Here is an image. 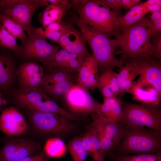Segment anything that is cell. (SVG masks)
Masks as SVG:
<instances>
[{
  "instance_id": "cell-1",
  "label": "cell",
  "mask_w": 161,
  "mask_h": 161,
  "mask_svg": "<svg viewBox=\"0 0 161 161\" xmlns=\"http://www.w3.org/2000/svg\"><path fill=\"white\" fill-rule=\"evenodd\" d=\"M69 21L76 25L83 35L96 60L100 75L114 67L120 68L123 64V59L116 58L114 52L118 47L115 39H112L107 34L81 21L77 15L69 11Z\"/></svg>"
},
{
  "instance_id": "cell-2",
  "label": "cell",
  "mask_w": 161,
  "mask_h": 161,
  "mask_svg": "<svg viewBox=\"0 0 161 161\" xmlns=\"http://www.w3.org/2000/svg\"><path fill=\"white\" fill-rule=\"evenodd\" d=\"M71 9L80 20L110 37L117 34V17L102 0H72Z\"/></svg>"
},
{
  "instance_id": "cell-3",
  "label": "cell",
  "mask_w": 161,
  "mask_h": 161,
  "mask_svg": "<svg viewBox=\"0 0 161 161\" xmlns=\"http://www.w3.org/2000/svg\"><path fill=\"white\" fill-rule=\"evenodd\" d=\"M149 18H143L122 30L116 36L117 46L121 48L123 58H149L151 44L148 28Z\"/></svg>"
},
{
  "instance_id": "cell-4",
  "label": "cell",
  "mask_w": 161,
  "mask_h": 161,
  "mask_svg": "<svg viewBox=\"0 0 161 161\" xmlns=\"http://www.w3.org/2000/svg\"><path fill=\"white\" fill-rule=\"evenodd\" d=\"M161 132L144 127H127L115 154H153L161 152Z\"/></svg>"
},
{
  "instance_id": "cell-5",
  "label": "cell",
  "mask_w": 161,
  "mask_h": 161,
  "mask_svg": "<svg viewBox=\"0 0 161 161\" xmlns=\"http://www.w3.org/2000/svg\"><path fill=\"white\" fill-rule=\"evenodd\" d=\"M17 104L24 109L58 114L72 121H82V117L66 111L43 90L41 85L20 90L15 96Z\"/></svg>"
},
{
  "instance_id": "cell-6",
  "label": "cell",
  "mask_w": 161,
  "mask_h": 161,
  "mask_svg": "<svg viewBox=\"0 0 161 161\" xmlns=\"http://www.w3.org/2000/svg\"><path fill=\"white\" fill-rule=\"evenodd\" d=\"M26 110L32 130L39 136L55 137L67 136L76 129L70 120L58 114Z\"/></svg>"
},
{
  "instance_id": "cell-7",
  "label": "cell",
  "mask_w": 161,
  "mask_h": 161,
  "mask_svg": "<svg viewBox=\"0 0 161 161\" xmlns=\"http://www.w3.org/2000/svg\"><path fill=\"white\" fill-rule=\"evenodd\" d=\"M120 122L127 127H147L161 132V111L157 106L123 102Z\"/></svg>"
},
{
  "instance_id": "cell-8",
  "label": "cell",
  "mask_w": 161,
  "mask_h": 161,
  "mask_svg": "<svg viewBox=\"0 0 161 161\" xmlns=\"http://www.w3.org/2000/svg\"><path fill=\"white\" fill-rule=\"evenodd\" d=\"M93 121L90 126L99 138L104 157L113 153L119 145L126 129L120 122L106 119L99 113L92 114Z\"/></svg>"
},
{
  "instance_id": "cell-9",
  "label": "cell",
  "mask_w": 161,
  "mask_h": 161,
  "mask_svg": "<svg viewBox=\"0 0 161 161\" xmlns=\"http://www.w3.org/2000/svg\"><path fill=\"white\" fill-rule=\"evenodd\" d=\"M18 56L26 61H35L42 63L47 68L49 61L58 50L59 46L48 43L46 39L33 28L32 33L21 41Z\"/></svg>"
},
{
  "instance_id": "cell-10",
  "label": "cell",
  "mask_w": 161,
  "mask_h": 161,
  "mask_svg": "<svg viewBox=\"0 0 161 161\" xmlns=\"http://www.w3.org/2000/svg\"><path fill=\"white\" fill-rule=\"evenodd\" d=\"M64 97L68 107L79 116L98 113L102 104L95 99L88 91L76 83Z\"/></svg>"
},
{
  "instance_id": "cell-11",
  "label": "cell",
  "mask_w": 161,
  "mask_h": 161,
  "mask_svg": "<svg viewBox=\"0 0 161 161\" xmlns=\"http://www.w3.org/2000/svg\"><path fill=\"white\" fill-rule=\"evenodd\" d=\"M140 75V80L153 86L161 94V61L160 60L141 57L135 59L123 58V64Z\"/></svg>"
},
{
  "instance_id": "cell-12",
  "label": "cell",
  "mask_w": 161,
  "mask_h": 161,
  "mask_svg": "<svg viewBox=\"0 0 161 161\" xmlns=\"http://www.w3.org/2000/svg\"><path fill=\"white\" fill-rule=\"evenodd\" d=\"M40 143L31 139L16 138L7 140L0 150V161H19L41 151Z\"/></svg>"
},
{
  "instance_id": "cell-13",
  "label": "cell",
  "mask_w": 161,
  "mask_h": 161,
  "mask_svg": "<svg viewBox=\"0 0 161 161\" xmlns=\"http://www.w3.org/2000/svg\"><path fill=\"white\" fill-rule=\"evenodd\" d=\"M28 124L21 112L14 107L2 110L0 115V130L8 136H17L24 134Z\"/></svg>"
},
{
  "instance_id": "cell-14",
  "label": "cell",
  "mask_w": 161,
  "mask_h": 161,
  "mask_svg": "<svg viewBox=\"0 0 161 161\" xmlns=\"http://www.w3.org/2000/svg\"><path fill=\"white\" fill-rule=\"evenodd\" d=\"M64 28L58 43L59 46L70 53L88 56L91 54L87 49L84 37L79 30L69 21H62Z\"/></svg>"
},
{
  "instance_id": "cell-15",
  "label": "cell",
  "mask_w": 161,
  "mask_h": 161,
  "mask_svg": "<svg viewBox=\"0 0 161 161\" xmlns=\"http://www.w3.org/2000/svg\"><path fill=\"white\" fill-rule=\"evenodd\" d=\"M44 75L43 67L33 61H26L17 68L16 78L20 89H30L41 85Z\"/></svg>"
},
{
  "instance_id": "cell-16",
  "label": "cell",
  "mask_w": 161,
  "mask_h": 161,
  "mask_svg": "<svg viewBox=\"0 0 161 161\" xmlns=\"http://www.w3.org/2000/svg\"><path fill=\"white\" fill-rule=\"evenodd\" d=\"M36 1V0H18L16 5L3 9L2 13L16 21L29 35L34 27L31 21L33 14L37 10L35 5Z\"/></svg>"
},
{
  "instance_id": "cell-17",
  "label": "cell",
  "mask_w": 161,
  "mask_h": 161,
  "mask_svg": "<svg viewBox=\"0 0 161 161\" xmlns=\"http://www.w3.org/2000/svg\"><path fill=\"white\" fill-rule=\"evenodd\" d=\"M98 72L97 62L91 54L86 57L77 72L76 83L88 91H93L96 88Z\"/></svg>"
},
{
  "instance_id": "cell-18",
  "label": "cell",
  "mask_w": 161,
  "mask_h": 161,
  "mask_svg": "<svg viewBox=\"0 0 161 161\" xmlns=\"http://www.w3.org/2000/svg\"><path fill=\"white\" fill-rule=\"evenodd\" d=\"M16 61L10 52L0 51V90L6 91L16 80Z\"/></svg>"
},
{
  "instance_id": "cell-19",
  "label": "cell",
  "mask_w": 161,
  "mask_h": 161,
  "mask_svg": "<svg viewBox=\"0 0 161 161\" xmlns=\"http://www.w3.org/2000/svg\"><path fill=\"white\" fill-rule=\"evenodd\" d=\"M130 93L133 99L141 103L158 106L161 99V94L153 86L139 79L134 81Z\"/></svg>"
},
{
  "instance_id": "cell-20",
  "label": "cell",
  "mask_w": 161,
  "mask_h": 161,
  "mask_svg": "<svg viewBox=\"0 0 161 161\" xmlns=\"http://www.w3.org/2000/svg\"><path fill=\"white\" fill-rule=\"evenodd\" d=\"M147 13L141 2L129 10L125 15L118 17L116 26L117 34L125 27L142 19Z\"/></svg>"
},
{
  "instance_id": "cell-21",
  "label": "cell",
  "mask_w": 161,
  "mask_h": 161,
  "mask_svg": "<svg viewBox=\"0 0 161 161\" xmlns=\"http://www.w3.org/2000/svg\"><path fill=\"white\" fill-rule=\"evenodd\" d=\"M73 79L55 83L41 84L44 91L50 97L53 98L64 96L75 85Z\"/></svg>"
},
{
  "instance_id": "cell-22",
  "label": "cell",
  "mask_w": 161,
  "mask_h": 161,
  "mask_svg": "<svg viewBox=\"0 0 161 161\" xmlns=\"http://www.w3.org/2000/svg\"><path fill=\"white\" fill-rule=\"evenodd\" d=\"M64 15L62 10L57 6L49 4L38 15V20L43 27L50 24L60 23Z\"/></svg>"
},
{
  "instance_id": "cell-23",
  "label": "cell",
  "mask_w": 161,
  "mask_h": 161,
  "mask_svg": "<svg viewBox=\"0 0 161 161\" xmlns=\"http://www.w3.org/2000/svg\"><path fill=\"white\" fill-rule=\"evenodd\" d=\"M67 148L64 143L61 139L51 137L46 141L43 151L48 157L56 158L63 156Z\"/></svg>"
},
{
  "instance_id": "cell-24",
  "label": "cell",
  "mask_w": 161,
  "mask_h": 161,
  "mask_svg": "<svg viewBox=\"0 0 161 161\" xmlns=\"http://www.w3.org/2000/svg\"><path fill=\"white\" fill-rule=\"evenodd\" d=\"M108 156L112 161H161V152L134 155H120L112 153Z\"/></svg>"
},
{
  "instance_id": "cell-25",
  "label": "cell",
  "mask_w": 161,
  "mask_h": 161,
  "mask_svg": "<svg viewBox=\"0 0 161 161\" xmlns=\"http://www.w3.org/2000/svg\"><path fill=\"white\" fill-rule=\"evenodd\" d=\"M0 22L7 31L16 38L21 41L27 36L21 26L10 16L3 13L0 16Z\"/></svg>"
},
{
  "instance_id": "cell-26",
  "label": "cell",
  "mask_w": 161,
  "mask_h": 161,
  "mask_svg": "<svg viewBox=\"0 0 161 161\" xmlns=\"http://www.w3.org/2000/svg\"><path fill=\"white\" fill-rule=\"evenodd\" d=\"M67 148L73 161H86L88 154L83 146L81 137L72 139L68 144Z\"/></svg>"
},
{
  "instance_id": "cell-27",
  "label": "cell",
  "mask_w": 161,
  "mask_h": 161,
  "mask_svg": "<svg viewBox=\"0 0 161 161\" xmlns=\"http://www.w3.org/2000/svg\"><path fill=\"white\" fill-rule=\"evenodd\" d=\"M0 46L13 52L18 55L20 51V46L16 39L11 35L1 24H0Z\"/></svg>"
},
{
  "instance_id": "cell-28",
  "label": "cell",
  "mask_w": 161,
  "mask_h": 161,
  "mask_svg": "<svg viewBox=\"0 0 161 161\" xmlns=\"http://www.w3.org/2000/svg\"><path fill=\"white\" fill-rule=\"evenodd\" d=\"M69 53L62 48L58 50L50 60L47 68L50 72L55 68L67 69V60Z\"/></svg>"
},
{
  "instance_id": "cell-29",
  "label": "cell",
  "mask_w": 161,
  "mask_h": 161,
  "mask_svg": "<svg viewBox=\"0 0 161 161\" xmlns=\"http://www.w3.org/2000/svg\"><path fill=\"white\" fill-rule=\"evenodd\" d=\"M109 87L112 91L117 96L121 91L117 79V73L110 69L103 72L99 76Z\"/></svg>"
},
{
  "instance_id": "cell-30",
  "label": "cell",
  "mask_w": 161,
  "mask_h": 161,
  "mask_svg": "<svg viewBox=\"0 0 161 161\" xmlns=\"http://www.w3.org/2000/svg\"><path fill=\"white\" fill-rule=\"evenodd\" d=\"M84 147L88 155L90 156L94 161H105L104 157L100 154L93 146L87 133L81 137Z\"/></svg>"
},
{
  "instance_id": "cell-31",
  "label": "cell",
  "mask_w": 161,
  "mask_h": 161,
  "mask_svg": "<svg viewBox=\"0 0 161 161\" xmlns=\"http://www.w3.org/2000/svg\"><path fill=\"white\" fill-rule=\"evenodd\" d=\"M87 56L82 54L69 53L67 60V69L73 72H77Z\"/></svg>"
},
{
  "instance_id": "cell-32",
  "label": "cell",
  "mask_w": 161,
  "mask_h": 161,
  "mask_svg": "<svg viewBox=\"0 0 161 161\" xmlns=\"http://www.w3.org/2000/svg\"><path fill=\"white\" fill-rule=\"evenodd\" d=\"M123 102L117 97L111 98V119L120 122L122 112Z\"/></svg>"
},
{
  "instance_id": "cell-33",
  "label": "cell",
  "mask_w": 161,
  "mask_h": 161,
  "mask_svg": "<svg viewBox=\"0 0 161 161\" xmlns=\"http://www.w3.org/2000/svg\"><path fill=\"white\" fill-rule=\"evenodd\" d=\"M151 44L148 57L149 58H155L158 60L161 59V34L151 38Z\"/></svg>"
},
{
  "instance_id": "cell-34",
  "label": "cell",
  "mask_w": 161,
  "mask_h": 161,
  "mask_svg": "<svg viewBox=\"0 0 161 161\" xmlns=\"http://www.w3.org/2000/svg\"><path fill=\"white\" fill-rule=\"evenodd\" d=\"M34 29L44 38L49 39L54 43H58L62 33L49 30L45 27H34Z\"/></svg>"
},
{
  "instance_id": "cell-35",
  "label": "cell",
  "mask_w": 161,
  "mask_h": 161,
  "mask_svg": "<svg viewBox=\"0 0 161 161\" xmlns=\"http://www.w3.org/2000/svg\"><path fill=\"white\" fill-rule=\"evenodd\" d=\"M96 87L99 90L104 98H111L117 97L109 86L99 77L98 79Z\"/></svg>"
},
{
  "instance_id": "cell-36",
  "label": "cell",
  "mask_w": 161,
  "mask_h": 161,
  "mask_svg": "<svg viewBox=\"0 0 161 161\" xmlns=\"http://www.w3.org/2000/svg\"><path fill=\"white\" fill-rule=\"evenodd\" d=\"M102 1L118 18L122 16V9L123 8L121 0H102Z\"/></svg>"
},
{
  "instance_id": "cell-37",
  "label": "cell",
  "mask_w": 161,
  "mask_h": 161,
  "mask_svg": "<svg viewBox=\"0 0 161 161\" xmlns=\"http://www.w3.org/2000/svg\"><path fill=\"white\" fill-rule=\"evenodd\" d=\"M142 3L147 13L161 10V0H148Z\"/></svg>"
},
{
  "instance_id": "cell-38",
  "label": "cell",
  "mask_w": 161,
  "mask_h": 161,
  "mask_svg": "<svg viewBox=\"0 0 161 161\" xmlns=\"http://www.w3.org/2000/svg\"><path fill=\"white\" fill-rule=\"evenodd\" d=\"M49 5L53 4L58 6L62 10L64 14L71 9V1L68 0H47Z\"/></svg>"
},
{
  "instance_id": "cell-39",
  "label": "cell",
  "mask_w": 161,
  "mask_h": 161,
  "mask_svg": "<svg viewBox=\"0 0 161 161\" xmlns=\"http://www.w3.org/2000/svg\"><path fill=\"white\" fill-rule=\"evenodd\" d=\"M119 68V72L117 73V79L120 87L123 83L131 76L132 71L126 65L123 66Z\"/></svg>"
},
{
  "instance_id": "cell-40",
  "label": "cell",
  "mask_w": 161,
  "mask_h": 161,
  "mask_svg": "<svg viewBox=\"0 0 161 161\" xmlns=\"http://www.w3.org/2000/svg\"><path fill=\"white\" fill-rule=\"evenodd\" d=\"M148 30L151 38L161 34V18L154 21H150Z\"/></svg>"
},
{
  "instance_id": "cell-41",
  "label": "cell",
  "mask_w": 161,
  "mask_h": 161,
  "mask_svg": "<svg viewBox=\"0 0 161 161\" xmlns=\"http://www.w3.org/2000/svg\"><path fill=\"white\" fill-rule=\"evenodd\" d=\"M48 157L43 151L35 155L27 157L19 161H49Z\"/></svg>"
},
{
  "instance_id": "cell-42",
  "label": "cell",
  "mask_w": 161,
  "mask_h": 161,
  "mask_svg": "<svg viewBox=\"0 0 161 161\" xmlns=\"http://www.w3.org/2000/svg\"><path fill=\"white\" fill-rule=\"evenodd\" d=\"M123 8L127 10H129L137 6L141 2V0H121Z\"/></svg>"
},
{
  "instance_id": "cell-43",
  "label": "cell",
  "mask_w": 161,
  "mask_h": 161,
  "mask_svg": "<svg viewBox=\"0 0 161 161\" xmlns=\"http://www.w3.org/2000/svg\"><path fill=\"white\" fill-rule=\"evenodd\" d=\"M47 29L55 31L63 32L64 27L62 23V21L60 23H54L50 24L45 27Z\"/></svg>"
},
{
  "instance_id": "cell-44",
  "label": "cell",
  "mask_w": 161,
  "mask_h": 161,
  "mask_svg": "<svg viewBox=\"0 0 161 161\" xmlns=\"http://www.w3.org/2000/svg\"><path fill=\"white\" fill-rule=\"evenodd\" d=\"M161 18V10H160L151 13L149 19L150 21L151 22L156 21Z\"/></svg>"
},
{
  "instance_id": "cell-45",
  "label": "cell",
  "mask_w": 161,
  "mask_h": 161,
  "mask_svg": "<svg viewBox=\"0 0 161 161\" xmlns=\"http://www.w3.org/2000/svg\"><path fill=\"white\" fill-rule=\"evenodd\" d=\"M3 8L0 4V16L2 14Z\"/></svg>"
}]
</instances>
